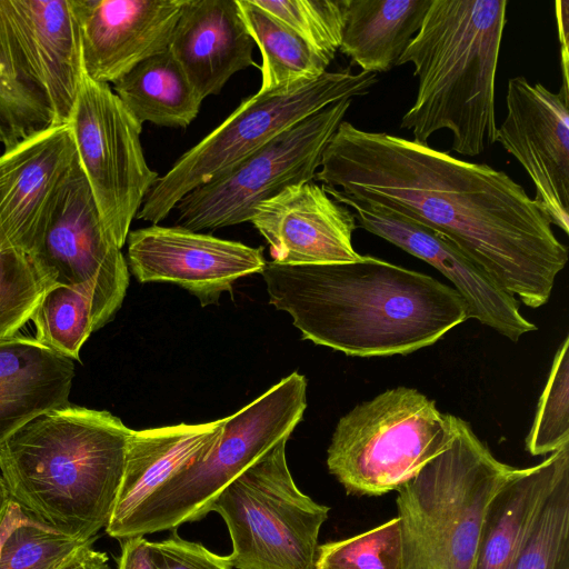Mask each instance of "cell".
Wrapping results in <instances>:
<instances>
[{
    "label": "cell",
    "mask_w": 569,
    "mask_h": 569,
    "mask_svg": "<svg viewBox=\"0 0 569 569\" xmlns=\"http://www.w3.org/2000/svg\"><path fill=\"white\" fill-rule=\"evenodd\" d=\"M315 179L328 193L382 206L455 243L526 306L551 296L568 261L547 212L502 170L341 121Z\"/></svg>",
    "instance_id": "obj_1"
},
{
    "label": "cell",
    "mask_w": 569,
    "mask_h": 569,
    "mask_svg": "<svg viewBox=\"0 0 569 569\" xmlns=\"http://www.w3.org/2000/svg\"><path fill=\"white\" fill-rule=\"evenodd\" d=\"M261 274L269 302L291 316L302 339L347 356L408 355L469 319L455 288L370 256L323 264L270 261Z\"/></svg>",
    "instance_id": "obj_2"
},
{
    "label": "cell",
    "mask_w": 569,
    "mask_h": 569,
    "mask_svg": "<svg viewBox=\"0 0 569 569\" xmlns=\"http://www.w3.org/2000/svg\"><path fill=\"white\" fill-rule=\"evenodd\" d=\"M132 429L107 410H50L0 443L10 499L31 519L96 540L111 519Z\"/></svg>",
    "instance_id": "obj_3"
},
{
    "label": "cell",
    "mask_w": 569,
    "mask_h": 569,
    "mask_svg": "<svg viewBox=\"0 0 569 569\" xmlns=\"http://www.w3.org/2000/svg\"><path fill=\"white\" fill-rule=\"evenodd\" d=\"M507 0H431L422 24L397 66L418 79L400 128L427 143L439 130L452 150L478 156L496 142L495 91Z\"/></svg>",
    "instance_id": "obj_4"
},
{
    "label": "cell",
    "mask_w": 569,
    "mask_h": 569,
    "mask_svg": "<svg viewBox=\"0 0 569 569\" xmlns=\"http://www.w3.org/2000/svg\"><path fill=\"white\" fill-rule=\"evenodd\" d=\"M513 469L457 417L450 446L397 489L402 569H472L487 507Z\"/></svg>",
    "instance_id": "obj_5"
},
{
    "label": "cell",
    "mask_w": 569,
    "mask_h": 569,
    "mask_svg": "<svg viewBox=\"0 0 569 569\" xmlns=\"http://www.w3.org/2000/svg\"><path fill=\"white\" fill-rule=\"evenodd\" d=\"M306 408L307 379L293 371L227 417L208 455L167 480L109 536L123 540L202 519L231 481L278 442L289 439Z\"/></svg>",
    "instance_id": "obj_6"
},
{
    "label": "cell",
    "mask_w": 569,
    "mask_h": 569,
    "mask_svg": "<svg viewBox=\"0 0 569 569\" xmlns=\"http://www.w3.org/2000/svg\"><path fill=\"white\" fill-rule=\"evenodd\" d=\"M456 419L416 389H388L340 418L328 448L329 472L349 493L397 490L450 446Z\"/></svg>",
    "instance_id": "obj_7"
},
{
    "label": "cell",
    "mask_w": 569,
    "mask_h": 569,
    "mask_svg": "<svg viewBox=\"0 0 569 569\" xmlns=\"http://www.w3.org/2000/svg\"><path fill=\"white\" fill-rule=\"evenodd\" d=\"M376 82V73H352L348 69L327 71L284 91L257 92L158 178L136 218L157 224L188 192L327 106L367 94Z\"/></svg>",
    "instance_id": "obj_8"
},
{
    "label": "cell",
    "mask_w": 569,
    "mask_h": 569,
    "mask_svg": "<svg viewBox=\"0 0 569 569\" xmlns=\"http://www.w3.org/2000/svg\"><path fill=\"white\" fill-rule=\"evenodd\" d=\"M281 440L231 481L211 511L227 525L236 569H313L329 507L300 491Z\"/></svg>",
    "instance_id": "obj_9"
},
{
    "label": "cell",
    "mask_w": 569,
    "mask_h": 569,
    "mask_svg": "<svg viewBox=\"0 0 569 569\" xmlns=\"http://www.w3.org/2000/svg\"><path fill=\"white\" fill-rule=\"evenodd\" d=\"M351 102L342 99L327 106L188 192L174 207L177 226L200 232L249 222L260 202L313 180Z\"/></svg>",
    "instance_id": "obj_10"
},
{
    "label": "cell",
    "mask_w": 569,
    "mask_h": 569,
    "mask_svg": "<svg viewBox=\"0 0 569 569\" xmlns=\"http://www.w3.org/2000/svg\"><path fill=\"white\" fill-rule=\"evenodd\" d=\"M68 124L102 224L121 249L159 178L143 154L142 126L110 84L92 80L83 69Z\"/></svg>",
    "instance_id": "obj_11"
},
{
    "label": "cell",
    "mask_w": 569,
    "mask_h": 569,
    "mask_svg": "<svg viewBox=\"0 0 569 569\" xmlns=\"http://www.w3.org/2000/svg\"><path fill=\"white\" fill-rule=\"evenodd\" d=\"M568 90L552 92L525 77L508 80L507 112L496 142L513 156L535 187L533 200L569 232Z\"/></svg>",
    "instance_id": "obj_12"
},
{
    "label": "cell",
    "mask_w": 569,
    "mask_h": 569,
    "mask_svg": "<svg viewBox=\"0 0 569 569\" xmlns=\"http://www.w3.org/2000/svg\"><path fill=\"white\" fill-rule=\"evenodd\" d=\"M128 268L140 282L176 283L198 298L202 307L217 305L233 283L261 273L263 248L226 240L179 226L129 231Z\"/></svg>",
    "instance_id": "obj_13"
},
{
    "label": "cell",
    "mask_w": 569,
    "mask_h": 569,
    "mask_svg": "<svg viewBox=\"0 0 569 569\" xmlns=\"http://www.w3.org/2000/svg\"><path fill=\"white\" fill-rule=\"evenodd\" d=\"M328 194L351 208L361 228L440 271L466 301L469 318L513 342L537 330L536 325L521 315L517 299L442 234L382 206Z\"/></svg>",
    "instance_id": "obj_14"
},
{
    "label": "cell",
    "mask_w": 569,
    "mask_h": 569,
    "mask_svg": "<svg viewBox=\"0 0 569 569\" xmlns=\"http://www.w3.org/2000/svg\"><path fill=\"white\" fill-rule=\"evenodd\" d=\"M77 159L68 123L39 131L0 154V249L30 254Z\"/></svg>",
    "instance_id": "obj_15"
},
{
    "label": "cell",
    "mask_w": 569,
    "mask_h": 569,
    "mask_svg": "<svg viewBox=\"0 0 569 569\" xmlns=\"http://www.w3.org/2000/svg\"><path fill=\"white\" fill-rule=\"evenodd\" d=\"M186 0H70L82 69L114 83L143 60L169 48Z\"/></svg>",
    "instance_id": "obj_16"
},
{
    "label": "cell",
    "mask_w": 569,
    "mask_h": 569,
    "mask_svg": "<svg viewBox=\"0 0 569 569\" xmlns=\"http://www.w3.org/2000/svg\"><path fill=\"white\" fill-rule=\"evenodd\" d=\"M279 264H323L360 259L352 246L357 228L350 208L313 180L291 186L260 202L250 221Z\"/></svg>",
    "instance_id": "obj_17"
},
{
    "label": "cell",
    "mask_w": 569,
    "mask_h": 569,
    "mask_svg": "<svg viewBox=\"0 0 569 569\" xmlns=\"http://www.w3.org/2000/svg\"><path fill=\"white\" fill-rule=\"evenodd\" d=\"M19 56L47 97L54 126L68 123L82 74L70 0H0Z\"/></svg>",
    "instance_id": "obj_18"
},
{
    "label": "cell",
    "mask_w": 569,
    "mask_h": 569,
    "mask_svg": "<svg viewBox=\"0 0 569 569\" xmlns=\"http://www.w3.org/2000/svg\"><path fill=\"white\" fill-rule=\"evenodd\" d=\"M29 257L53 287L83 283L126 260L102 224L78 156Z\"/></svg>",
    "instance_id": "obj_19"
},
{
    "label": "cell",
    "mask_w": 569,
    "mask_h": 569,
    "mask_svg": "<svg viewBox=\"0 0 569 569\" xmlns=\"http://www.w3.org/2000/svg\"><path fill=\"white\" fill-rule=\"evenodd\" d=\"M254 46L236 0H186L169 50L203 100L234 73L258 67Z\"/></svg>",
    "instance_id": "obj_20"
},
{
    "label": "cell",
    "mask_w": 569,
    "mask_h": 569,
    "mask_svg": "<svg viewBox=\"0 0 569 569\" xmlns=\"http://www.w3.org/2000/svg\"><path fill=\"white\" fill-rule=\"evenodd\" d=\"M224 422L226 418L132 430L121 485L106 532L109 535L119 527L172 476L204 458L218 442Z\"/></svg>",
    "instance_id": "obj_21"
},
{
    "label": "cell",
    "mask_w": 569,
    "mask_h": 569,
    "mask_svg": "<svg viewBox=\"0 0 569 569\" xmlns=\"http://www.w3.org/2000/svg\"><path fill=\"white\" fill-rule=\"evenodd\" d=\"M73 378V360L36 338L0 340V443L38 416L71 405Z\"/></svg>",
    "instance_id": "obj_22"
},
{
    "label": "cell",
    "mask_w": 569,
    "mask_h": 569,
    "mask_svg": "<svg viewBox=\"0 0 569 569\" xmlns=\"http://www.w3.org/2000/svg\"><path fill=\"white\" fill-rule=\"evenodd\" d=\"M128 286L124 260L103 268L83 283L50 288L31 317L34 338L57 353L79 360L87 339L121 307Z\"/></svg>",
    "instance_id": "obj_23"
},
{
    "label": "cell",
    "mask_w": 569,
    "mask_h": 569,
    "mask_svg": "<svg viewBox=\"0 0 569 569\" xmlns=\"http://www.w3.org/2000/svg\"><path fill=\"white\" fill-rule=\"evenodd\" d=\"M569 467V443L540 463L515 468L491 498L472 569H510L549 488Z\"/></svg>",
    "instance_id": "obj_24"
},
{
    "label": "cell",
    "mask_w": 569,
    "mask_h": 569,
    "mask_svg": "<svg viewBox=\"0 0 569 569\" xmlns=\"http://www.w3.org/2000/svg\"><path fill=\"white\" fill-rule=\"evenodd\" d=\"M431 0H347L339 50L363 72H388L419 31Z\"/></svg>",
    "instance_id": "obj_25"
},
{
    "label": "cell",
    "mask_w": 569,
    "mask_h": 569,
    "mask_svg": "<svg viewBox=\"0 0 569 569\" xmlns=\"http://www.w3.org/2000/svg\"><path fill=\"white\" fill-rule=\"evenodd\" d=\"M111 88L141 126L186 128L203 101L169 48L140 62Z\"/></svg>",
    "instance_id": "obj_26"
},
{
    "label": "cell",
    "mask_w": 569,
    "mask_h": 569,
    "mask_svg": "<svg viewBox=\"0 0 569 569\" xmlns=\"http://www.w3.org/2000/svg\"><path fill=\"white\" fill-rule=\"evenodd\" d=\"M236 1L248 32L261 52L259 93L284 91L327 72L331 62L297 33L252 0Z\"/></svg>",
    "instance_id": "obj_27"
},
{
    "label": "cell",
    "mask_w": 569,
    "mask_h": 569,
    "mask_svg": "<svg viewBox=\"0 0 569 569\" xmlns=\"http://www.w3.org/2000/svg\"><path fill=\"white\" fill-rule=\"evenodd\" d=\"M51 126V106L27 71L0 10V143L8 150Z\"/></svg>",
    "instance_id": "obj_28"
},
{
    "label": "cell",
    "mask_w": 569,
    "mask_h": 569,
    "mask_svg": "<svg viewBox=\"0 0 569 569\" xmlns=\"http://www.w3.org/2000/svg\"><path fill=\"white\" fill-rule=\"evenodd\" d=\"M510 569H569V467L545 495Z\"/></svg>",
    "instance_id": "obj_29"
},
{
    "label": "cell",
    "mask_w": 569,
    "mask_h": 569,
    "mask_svg": "<svg viewBox=\"0 0 569 569\" xmlns=\"http://www.w3.org/2000/svg\"><path fill=\"white\" fill-rule=\"evenodd\" d=\"M313 569H402L399 518L353 537L318 546Z\"/></svg>",
    "instance_id": "obj_30"
},
{
    "label": "cell",
    "mask_w": 569,
    "mask_h": 569,
    "mask_svg": "<svg viewBox=\"0 0 569 569\" xmlns=\"http://www.w3.org/2000/svg\"><path fill=\"white\" fill-rule=\"evenodd\" d=\"M93 541L62 533L26 515L0 546V569H59Z\"/></svg>",
    "instance_id": "obj_31"
},
{
    "label": "cell",
    "mask_w": 569,
    "mask_h": 569,
    "mask_svg": "<svg viewBox=\"0 0 569 569\" xmlns=\"http://www.w3.org/2000/svg\"><path fill=\"white\" fill-rule=\"evenodd\" d=\"M328 61L340 48L347 0H252Z\"/></svg>",
    "instance_id": "obj_32"
},
{
    "label": "cell",
    "mask_w": 569,
    "mask_h": 569,
    "mask_svg": "<svg viewBox=\"0 0 569 569\" xmlns=\"http://www.w3.org/2000/svg\"><path fill=\"white\" fill-rule=\"evenodd\" d=\"M52 287L28 254L0 249V340L18 335Z\"/></svg>",
    "instance_id": "obj_33"
},
{
    "label": "cell",
    "mask_w": 569,
    "mask_h": 569,
    "mask_svg": "<svg viewBox=\"0 0 569 569\" xmlns=\"http://www.w3.org/2000/svg\"><path fill=\"white\" fill-rule=\"evenodd\" d=\"M569 443V338L559 347L526 439L531 456L552 453Z\"/></svg>",
    "instance_id": "obj_34"
},
{
    "label": "cell",
    "mask_w": 569,
    "mask_h": 569,
    "mask_svg": "<svg viewBox=\"0 0 569 569\" xmlns=\"http://www.w3.org/2000/svg\"><path fill=\"white\" fill-rule=\"evenodd\" d=\"M153 569H233L229 556L188 541L176 531L161 541H150Z\"/></svg>",
    "instance_id": "obj_35"
},
{
    "label": "cell",
    "mask_w": 569,
    "mask_h": 569,
    "mask_svg": "<svg viewBox=\"0 0 569 569\" xmlns=\"http://www.w3.org/2000/svg\"><path fill=\"white\" fill-rule=\"evenodd\" d=\"M117 569H153L150 541L144 536L123 539Z\"/></svg>",
    "instance_id": "obj_36"
},
{
    "label": "cell",
    "mask_w": 569,
    "mask_h": 569,
    "mask_svg": "<svg viewBox=\"0 0 569 569\" xmlns=\"http://www.w3.org/2000/svg\"><path fill=\"white\" fill-rule=\"evenodd\" d=\"M556 16L558 23L561 67H562V88L568 90V36H569V2L567 0L556 2Z\"/></svg>",
    "instance_id": "obj_37"
},
{
    "label": "cell",
    "mask_w": 569,
    "mask_h": 569,
    "mask_svg": "<svg viewBox=\"0 0 569 569\" xmlns=\"http://www.w3.org/2000/svg\"><path fill=\"white\" fill-rule=\"evenodd\" d=\"M108 555L91 546L83 547L59 569H110Z\"/></svg>",
    "instance_id": "obj_38"
},
{
    "label": "cell",
    "mask_w": 569,
    "mask_h": 569,
    "mask_svg": "<svg viewBox=\"0 0 569 569\" xmlns=\"http://www.w3.org/2000/svg\"><path fill=\"white\" fill-rule=\"evenodd\" d=\"M26 516L20 506L10 500L6 511L0 519V546L10 530Z\"/></svg>",
    "instance_id": "obj_39"
},
{
    "label": "cell",
    "mask_w": 569,
    "mask_h": 569,
    "mask_svg": "<svg viewBox=\"0 0 569 569\" xmlns=\"http://www.w3.org/2000/svg\"><path fill=\"white\" fill-rule=\"evenodd\" d=\"M10 496L7 488V485L3 480V478L0 476V519L6 511L9 502H10Z\"/></svg>",
    "instance_id": "obj_40"
}]
</instances>
